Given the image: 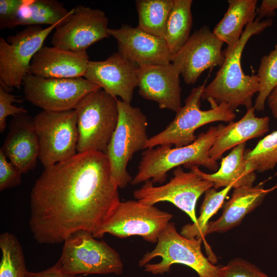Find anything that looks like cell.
<instances>
[{
  "mask_svg": "<svg viewBox=\"0 0 277 277\" xmlns=\"http://www.w3.org/2000/svg\"><path fill=\"white\" fill-rule=\"evenodd\" d=\"M33 121L39 143L38 159L44 168L77 153L78 131L74 109L60 112L42 110Z\"/></svg>",
  "mask_w": 277,
  "mask_h": 277,
  "instance_id": "cell-10",
  "label": "cell"
},
{
  "mask_svg": "<svg viewBox=\"0 0 277 277\" xmlns=\"http://www.w3.org/2000/svg\"><path fill=\"white\" fill-rule=\"evenodd\" d=\"M108 34L116 41L118 52L138 67L171 63L172 55L164 38L128 25L109 28Z\"/></svg>",
  "mask_w": 277,
  "mask_h": 277,
  "instance_id": "cell-18",
  "label": "cell"
},
{
  "mask_svg": "<svg viewBox=\"0 0 277 277\" xmlns=\"http://www.w3.org/2000/svg\"><path fill=\"white\" fill-rule=\"evenodd\" d=\"M192 0H173L165 30L164 39L172 56L186 43L193 24Z\"/></svg>",
  "mask_w": 277,
  "mask_h": 277,
  "instance_id": "cell-26",
  "label": "cell"
},
{
  "mask_svg": "<svg viewBox=\"0 0 277 277\" xmlns=\"http://www.w3.org/2000/svg\"><path fill=\"white\" fill-rule=\"evenodd\" d=\"M1 149L22 174L33 170L39 155L33 118L26 114L14 116Z\"/></svg>",
  "mask_w": 277,
  "mask_h": 277,
  "instance_id": "cell-20",
  "label": "cell"
},
{
  "mask_svg": "<svg viewBox=\"0 0 277 277\" xmlns=\"http://www.w3.org/2000/svg\"><path fill=\"white\" fill-rule=\"evenodd\" d=\"M22 100L17 96L10 93L2 85H0V132H3L6 127V119L9 116H15L26 114L27 110L24 107L13 105L21 103Z\"/></svg>",
  "mask_w": 277,
  "mask_h": 277,
  "instance_id": "cell-33",
  "label": "cell"
},
{
  "mask_svg": "<svg viewBox=\"0 0 277 277\" xmlns=\"http://www.w3.org/2000/svg\"><path fill=\"white\" fill-rule=\"evenodd\" d=\"M61 2L56 0H24L14 24L17 26H49L61 24L71 13Z\"/></svg>",
  "mask_w": 277,
  "mask_h": 277,
  "instance_id": "cell-25",
  "label": "cell"
},
{
  "mask_svg": "<svg viewBox=\"0 0 277 277\" xmlns=\"http://www.w3.org/2000/svg\"><path fill=\"white\" fill-rule=\"evenodd\" d=\"M24 0H0V28L14 27V24Z\"/></svg>",
  "mask_w": 277,
  "mask_h": 277,
  "instance_id": "cell-35",
  "label": "cell"
},
{
  "mask_svg": "<svg viewBox=\"0 0 277 277\" xmlns=\"http://www.w3.org/2000/svg\"><path fill=\"white\" fill-rule=\"evenodd\" d=\"M172 216L154 205L138 201H120L92 235L96 239L106 233L118 238L139 235L147 242L155 243Z\"/></svg>",
  "mask_w": 277,
  "mask_h": 277,
  "instance_id": "cell-9",
  "label": "cell"
},
{
  "mask_svg": "<svg viewBox=\"0 0 277 277\" xmlns=\"http://www.w3.org/2000/svg\"><path fill=\"white\" fill-rule=\"evenodd\" d=\"M276 9L277 0H263L256 9V15L260 19L264 17L274 16Z\"/></svg>",
  "mask_w": 277,
  "mask_h": 277,
  "instance_id": "cell-37",
  "label": "cell"
},
{
  "mask_svg": "<svg viewBox=\"0 0 277 277\" xmlns=\"http://www.w3.org/2000/svg\"><path fill=\"white\" fill-rule=\"evenodd\" d=\"M108 18L100 9L76 6L67 19L56 28L51 43L53 46L80 51L109 36Z\"/></svg>",
  "mask_w": 277,
  "mask_h": 277,
  "instance_id": "cell-14",
  "label": "cell"
},
{
  "mask_svg": "<svg viewBox=\"0 0 277 277\" xmlns=\"http://www.w3.org/2000/svg\"><path fill=\"white\" fill-rule=\"evenodd\" d=\"M56 263L67 273L76 276L120 275L124 269L122 259L114 249L83 230L74 232L64 241Z\"/></svg>",
  "mask_w": 277,
  "mask_h": 277,
  "instance_id": "cell-8",
  "label": "cell"
},
{
  "mask_svg": "<svg viewBox=\"0 0 277 277\" xmlns=\"http://www.w3.org/2000/svg\"><path fill=\"white\" fill-rule=\"evenodd\" d=\"M89 61L86 51L43 46L32 58L29 73L45 78L83 77Z\"/></svg>",
  "mask_w": 277,
  "mask_h": 277,
  "instance_id": "cell-19",
  "label": "cell"
},
{
  "mask_svg": "<svg viewBox=\"0 0 277 277\" xmlns=\"http://www.w3.org/2000/svg\"><path fill=\"white\" fill-rule=\"evenodd\" d=\"M266 102L273 116L277 119V86L269 94Z\"/></svg>",
  "mask_w": 277,
  "mask_h": 277,
  "instance_id": "cell-38",
  "label": "cell"
},
{
  "mask_svg": "<svg viewBox=\"0 0 277 277\" xmlns=\"http://www.w3.org/2000/svg\"><path fill=\"white\" fill-rule=\"evenodd\" d=\"M276 174H277V173H276Z\"/></svg>",
  "mask_w": 277,
  "mask_h": 277,
  "instance_id": "cell-39",
  "label": "cell"
},
{
  "mask_svg": "<svg viewBox=\"0 0 277 277\" xmlns=\"http://www.w3.org/2000/svg\"><path fill=\"white\" fill-rule=\"evenodd\" d=\"M138 67L118 52L102 61L89 62L84 78L110 95L130 103L137 87Z\"/></svg>",
  "mask_w": 277,
  "mask_h": 277,
  "instance_id": "cell-16",
  "label": "cell"
},
{
  "mask_svg": "<svg viewBox=\"0 0 277 277\" xmlns=\"http://www.w3.org/2000/svg\"><path fill=\"white\" fill-rule=\"evenodd\" d=\"M118 120L108 145L106 154L111 176L119 188H125L132 178L127 167L136 152L145 149L149 138L148 120L138 107L117 100Z\"/></svg>",
  "mask_w": 277,
  "mask_h": 277,
  "instance_id": "cell-6",
  "label": "cell"
},
{
  "mask_svg": "<svg viewBox=\"0 0 277 277\" xmlns=\"http://www.w3.org/2000/svg\"><path fill=\"white\" fill-rule=\"evenodd\" d=\"M81 275H73L65 272L56 263L53 266L38 272L28 271L26 277H81Z\"/></svg>",
  "mask_w": 277,
  "mask_h": 277,
  "instance_id": "cell-36",
  "label": "cell"
},
{
  "mask_svg": "<svg viewBox=\"0 0 277 277\" xmlns=\"http://www.w3.org/2000/svg\"><path fill=\"white\" fill-rule=\"evenodd\" d=\"M244 157L254 171L263 172L277 165V130L261 139L251 150H245Z\"/></svg>",
  "mask_w": 277,
  "mask_h": 277,
  "instance_id": "cell-30",
  "label": "cell"
},
{
  "mask_svg": "<svg viewBox=\"0 0 277 277\" xmlns=\"http://www.w3.org/2000/svg\"><path fill=\"white\" fill-rule=\"evenodd\" d=\"M59 25L45 28L28 26L6 39L0 38V85L7 90L21 87L24 78L29 73L34 56Z\"/></svg>",
  "mask_w": 277,
  "mask_h": 277,
  "instance_id": "cell-11",
  "label": "cell"
},
{
  "mask_svg": "<svg viewBox=\"0 0 277 277\" xmlns=\"http://www.w3.org/2000/svg\"><path fill=\"white\" fill-rule=\"evenodd\" d=\"M245 148L244 143L232 148L226 156L222 159L220 167L213 173L204 172L197 166L189 169L212 182L215 189L230 185L233 188L253 186L256 176L244 157Z\"/></svg>",
  "mask_w": 277,
  "mask_h": 277,
  "instance_id": "cell-23",
  "label": "cell"
},
{
  "mask_svg": "<svg viewBox=\"0 0 277 277\" xmlns=\"http://www.w3.org/2000/svg\"><path fill=\"white\" fill-rule=\"evenodd\" d=\"M205 87V83L192 89L173 120L161 132L149 137L145 149L162 145L175 147L188 145L196 140L194 132L199 128L219 121L230 123L235 119L234 110L226 103L212 106L207 110L201 109Z\"/></svg>",
  "mask_w": 277,
  "mask_h": 277,
  "instance_id": "cell-5",
  "label": "cell"
},
{
  "mask_svg": "<svg viewBox=\"0 0 277 277\" xmlns=\"http://www.w3.org/2000/svg\"><path fill=\"white\" fill-rule=\"evenodd\" d=\"M105 153L91 151L44 168L30 193V229L39 244L64 242L78 230L92 234L120 201Z\"/></svg>",
  "mask_w": 277,
  "mask_h": 277,
  "instance_id": "cell-1",
  "label": "cell"
},
{
  "mask_svg": "<svg viewBox=\"0 0 277 277\" xmlns=\"http://www.w3.org/2000/svg\"><path fill=\"white\" fill-rule=\"evenodd\" d=\"M0 248V277H26L28 270L23 248L17 238L8 232L1 233Z\"/></svg>",
  "mask_w": 277,
  "mask_h": 277,
  "instance_id": "cell-29",
  "label": "cell"
},
{
  "mask_svg": "<svg viewBox=\"0 0 277 277\" xmlns=\"http://www.w3.org/2000/svg\"><path fill=\"white\" fill-rule=\"evenodd\" d=\"M22 86L27 101L43 110L52 112L73 110L86 94L101 88L83 77L45 78L30 73Z\"/></svg>",
  "mask_w": 277,
  "mask_h": 277,
  "instance_id": "cell-12",
  "label": "cell"
},
{
  "mask_svg": "<svg viewBox=\"0 0 277 277\" xmlns=\"http://www.w3.org/2000/svg\"><path fill=\"white\" fill-rule=\"evenodd\" d=\"M173 176L166 184L154 186L151 180L144 182L134 191V197L141 202L150 205L161 202H169L185 212L194 223L197 217L195 206L199 198L213 187L210 181L203 178L192 170L185 172L178 167Z\"/></svg>",
  "mask_w": 277,
  "mask_h": 277,
  "instance_id": "cell-13",
  "label": "cell"
},
{
  "mask_svg": "<svg viewBox=\"0 0 277 277\" xmlns=\"http://www.w3.org/2000/svg\"><path fill=\"white\" fill-rule=\"evenodd\" d=\"M219 277H268L253 264L236 258L220 267Z\"/></svg>",
  "mask_w": 277,
  "mask_h": 277,
  "instance_id": "cell-32",
  "label": "cell"
},
{
  "mask_svg": "<svg viewBox=\"0 0 277 277\" xmlns=\"http://www.w3.org/2000/svg\"><path fill=\"white\" fill-rule=\"evenodd\" d=\"M233 188L230 185L220 191H216L212 187L205 193L203 202L200 208V214L196 221L192 224L184 226L181 234L188 239H202L206 235L210 219L216 213L222 206L228 192Z\"/></svg>",
  "mask_w": 277,
  "mask_h": 277,
  "instance_id": "cell-28",
  "label": "cell"
},
{
  "mask_svg": "<svg viewBox=\"0 0 277 277\" xmlns=\"http://www.w3.org/2000/svg\"><path fill=\"white\" fill-rule=\"evenodd\" d=\"M257 2L256 0L228 1L226 12L212 31L227 45V48L234 47L244 32L243 28L255 20Z\"/></svg>",
  "mask_w": 277,
  "mask_h": 277,
  "instance_id": "cell-24",
  "label": "cell"
},
{
  "mask_svg": "<svg viewBox=\"0 0 277 277\" xmlns=\"http://www.w3.org/2000/svg\"><path fill=\"white\" fill-rule=\"evenodd\" d=\"M223 44L209 27L204 25L195 31L172 56L171 63L187 84H193L206 69L222 66L225 59L222 50Z\"/></svg>",
  "mask_w": 277,
  "mask_h": 277,
  "instance_id": "cell-15",
  "label": "cell"
},
{
  "mask_svg": "<svg viewBox=\"0 0 277 277\" xmlns=\"http://www.w3.org/2000/svg\"><path fill=\"white\" fill-rule=\"evenodd\" d=\"M258 76L259 89L253 108L259 111H263L267 98L277 86V43L267 55H264L260 62Z\"/></svg>",
  "mask_w": 277,
  "mask_h": 277,
  "instance_id": "cell-31",
  "label": "cell"
},
{
  "mask_svg": "<svg viewBox=\"0 0 277 277\" xmlns=\"http://www.w3.org/2000/svg\"><path fill=\"white\" fill-rule=\"evenodd\" d=\"M117 100L101 88L81 100L74 109L78 131L77 153L97 151L106 153L118 122Z\"/></svg>",
  "mask_w": 277,
  "mask_h": 277,
  "instance_id": "cell-7",
  "label": "cell"
},
{
  "mask_svg": "<svg viewBox=\"0 0 277 277\" xmlns=\"http://www.w3.org/2000/svg\"><path fill=\"white\" fill-rule=\"evenodd\" d=\"M180 75L172 63L140 67L138 93L145 99L156 102L160 109L176 112L182 106Z\"/></svg>",
  "mask_w": 277,
  "mask_h": 277,
  "instance_id": "cell-17",
  "label": "cell"
},
{
  "mask_svg": "<svg viewBox=\"0 0 277 277\" xmlns=\"http://www.w3.org/2000/svg\"><path fill=\"white\" fill-rule=\"evenodd\" d=\"M273 24V19L261 21L258 17L249 23L236 44L224 51L225 59L212 82L205 86L202 100L208 101L212 106L221 103L228 104L233 110L240 106L247 109L252 107V97L258 92V75H246L242 68L241 57L250 37L259 35Z\"/></svg>",
  "mask_w": 277,
  "mask_h": 277,
  "instance_id": "cell-2",
  "label": "cell"
},
{
  "mask_svg": "<svg viewBox=\"0 0 277 277\" xmlns=\"http://www.w3.org/2000/svg\"><path fill=\"white\" fill-rule=\"evenodd\" d=\"M263 184L261 183L255 186L234 188L231 198L224 206L222 214L217 220L208 223L206 235L224 233L239 225L246 215L277 189V184L268 189H265Z\"/></svg>",
  "mask_w": 277,
  "mask_h": 277,
  "instance_id": "cell-21",
  "label": "cell"
},
{
  "mask_svg": "<svg viewBox=\"0 0 277 277\" xmlns=\"http://www.w3.org/2000/svg\"><path fill=\"white\" fill-rule=\"evenodd\" d=\"M253 107L247 109L238 121L224 125L209 150V156L217 161L224 152L246 141L262 136L269 129L268 116H255Z\"/></svg>",
  "mask_w": 277,
  "mask_h": 277,
  "instance_id": "cell-22",
  "label": "cell"
},
{
  "mask_svg": "<svg viewBox=\"0 0 277 277\" xmlns=\"http://www.w3.org/2000/svg\"><path fill=\"white\" fill-rule=\"evenodd\" d=\"M224 125L210 127L205 132L200 133L191 144L180 147L162 145L147 148L142 153L137 172L131 182L133 185L151 180L153 183H164L168 172L173 168L202 166L216 171L217 161L209 156V150Z\"/></svg>",
  "mask_w": 277,
  "mask_h": 277,
  "instance_id": "cell-3",
  "label": "cell"
},
{
  "mask_svg": "<svg viewBox=\"0 0 277 277\" xmlns=\"http://www.w3.org/2000/svg\"><path fill=\"white\" fill-rule=\"evenodd\" d=\"M137 28L153 36L164 38L166 26L173 0L136 1Z\"/></svg>",
  "mask_w": 277,
  "mask_h": 277,
  "instance_id": "cell-27",
  "label": "cell"
},
{
  "mask_svg": "<svg viewBox=\"0 0 277 277\" xmlns=\"http://www.w3.org/2000/svg\"><path fill=\"white\" fill-rule=\"evenodd\" d=\"M22 173L0 149V191L15 187L21 183Z\"/></svg>",
  "mask_w": 277,
  "mask_h": 277,
  "instance_id": "cell-34",
  "label": "cell"
},
{
  "mask_svg": "<svg viewBox=\"0 0 277 277\" xmlns=\"http://www.w3.org/2000/svg\"><path fill=\"white\" fill-rule=\"evenodd\" d=\"M203 240L183 236L177 231L174 223L169 222L154 249L143 256L138 266L157 275L169 272L173 264H181L193 269L199 277H219L220 267L213 265L202 251Z\"/></svg>",
  "mask_w": 277,
  "mask_h": 277,
  "instance_id": "cell-4",
  "label": "cell"
}]
</instances>
